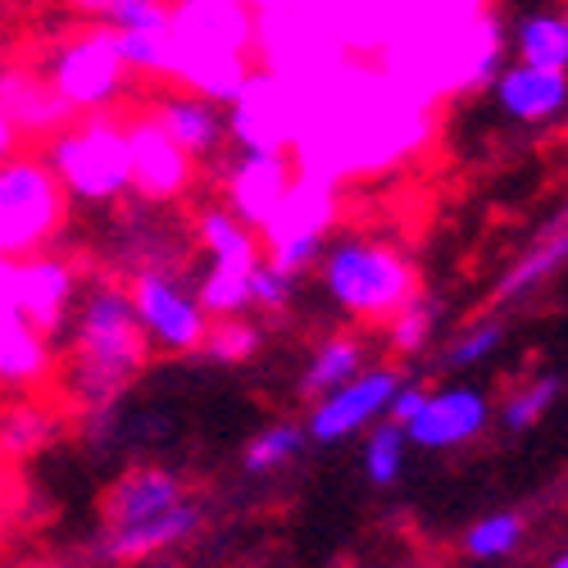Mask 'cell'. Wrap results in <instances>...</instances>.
<instances>
[{
  "label": "cell",
  "mask_w": 568,
  "mask_h": 568,
  "mask_svg": "<svg viewBox=\"0 0 568 568\" xmlns=\"http://www.w3.org/2000/svg\"><path fill=\"white\" fill-rule=\"evenodd\" d=\"M128 73H178V37L164 32H110Z\"/></svg>",
  "instance_id": "obj_23"
},
{
  "label": "cell",
  "mask_w": 568,
  "mask_h": 568,
  "mask_svg": "<svg viewBox=\"0 0 568 568\" xmlns=\"http://www.w3.org/2000/svg\"><path fill=\"white\" fill-rule=\"evenodd\" d=\"M105 32H164L173 28V14L164 0H101Z\"/></svg>",
  "instance_id": "obj_27"
},
{
  "label": "cell",
  "mask_w": 568,
  "mask_h": 568,
  "mask_svg": "<svg viewBox=\"0 0 568 568\" xmlns=\"http://www.w3.org/2000/svg\"><path fill=\"white\" fill-rule=\"evenodd\" d=\"M559 396H564V377L559 373H537V377H528V383L505 392V400L496 405V423L509 437H524L559 405Z\"/></svg>",
  "instance_id": "obj_19"
},
{
  "label": "cell",
  "mask_w": 568,
  "mask_h": 568,
  "mask_svg": "<svg viewBox=\"0 0 568 568\" xmlns=\"http://www.w3.org/2000/svg\"><path fill=\"white\" fill-rule=\"evenodd\" d=\"M64 219V192L41 155L0 164V260H28L51 246Z\"/></svg>",
  "instance_id": "obj_7"
},
{
  "label": "cell",
  "mask_w": 568,
  "mask_h": 568,
  "mask_svg": "<svg viewBox=\"0 0 568 568\" xmlns=\"http://www.w3.org/2000/svg\"><path fill=\"white\" fill-rule=\"evenodd\" d=\"M405 383V373L396 364H368L359 368L351 383L333 387L327 396H318L305 414V437L314 446H342L364 437L377 418H387V405L396 396V387Z\"/></svg>",
  "instance_id": "obj_9"
},
{
  "label": "cell",
  "mask_w": 568,
  "mask_h": 568,
  "mask_svg": "<svg viewBox=\"0 0 568 568\" xmlns=\"http://www.w3.org/2000/svg\"><path fill=\"white\" fill-rule=\"evenodd\" d=\"M6 82H10V73H6V64H0V97H10V87H6Z\"/></svg>",
  "instance_id": "obj_31"
},
{
  "label": "cell",
  "mask_w": 568,
  "mask_h": 568,
  "mask_svg": "<svg viewBox=\"0 0 568 568\" xmlns=\"http://www.w3.org/2000/svg\"><path fill=\"white\" fill-rule=\"evenodd\" d=\"M45 91L64 105V110H87L101 114L105 105H114L123 97V60L114 51L110 32H87L78 41H64L51 51V60L41 64Z\"/></svg>",
  "instance_id": "obj_8"
},
{
  "label": "cell",
  "mask_w": 568,
  "mask_h": 568,
  "mask_svg": "<svg viewBox=\"0 0 568 568\" xmlns=\"http://www.w3.org/2000/svg\"><path fill=\"white\" fill-rule=\"evenodd\" d=\"M45 359V346L37 337V327L14 310V301L0 292V373L10 377H23L32 368H41Z\"/></svg>",
  "instance_id": "obj_21"
},
{
  "label": "cell",
  "mask_w": 568,
  "mask_h": 568,
  "mask_svg": "<svg viewBox=\"0 0 568 568\" xmlns=\"http://www.w3.org/2000/svg\"><path fill=\"white\" fill-rule=\"evenodd\" d=\"M205 524V509L186 496L169 468H136L114 483L105 500V528L91 546L97 559H141L186 541Z\"/></svg>",
  "instance_id": "obj_2"
},
{
  "label": "cell",
  "mask_w": 568,
  "mask_h": 568,
  "mask_svg": "<svg viewBox=\"0 0 568 568\" xmlns=\"http://www.w3.org/2000/svg\"><path fill=\"white\" fill-rule=\"evenodd\" d=\"M564 14H568V6H564Z\"/></svg>",
  "instance_id": "obj_32"
},
{
  "label": "cell",
  "mask_w": 568,
  "mask_h": 568,
  "mask_svg": "<svg viewBox=\"0 0 568 568\" xmlns=\"http://www.w3.org/2000/svg\"><path fill=\"white\" fill-rule=\"evenodd\" d=\"M305 423H292V418H282V423H268L264 433H255L242 450V468L251 473V478H260V473H277V468H287L301 446H305Z\"/></svg>",
  "instance_id": "obj_22"
},
{
  "label": "cell",
  "mask_w": 568,
  "mask_h": 568,
  "mask_svg": "<svg viewBox=\"0 0 568 568\" xmlns=\"http://www.w3.org/2000/svg\"><path fill=\"white\" fill-rule=\"evenodd\" d=\"M196 236H201V251H205V273H201L196 287H201L210 318L251 314V268L264 255L251 219H242L232 205H205Z\"/></svg>",
  "instance_id": "obj_6"
},
{
  "label": "cell",
  "mask_w": 568,
  "mask_h": 568,
  "mask_svg": "<svg viewBox=\"0 0 568 568\" xmlns=\"http://www.w3.org/2000/svg\"><path fill=\"white\" fill-rule=\"evenodd\" d=\"M528 546V514L518 509H491L483 518H473L459 537V550L473 564H505Z\"/></svg>",
  "instance_id": "obj_17"
},
{
  "label": "cell",
  "mask_w": 568,
  "mask_h": 568,
  "mask_svg": "<svg viewBox=\"0 0 568 568\" xmlns=\"http://www.w3.org/2000/svg\"><path fill=\"white\" fill-rule=\"evenodd\" d=\"M359 368H368V346H364V337L333 333L327 342L314 346V355H310V364H305V373H301V396L318 400V396H327L333 387L351 383Z\"/></svg>",
  "instance_id": "obj_16"
},
{
  "label": "cell",
  "mask_w": 568,
  "mask_h": 568,
  "mask_svg": "<svg viewBox=\"0 0 568 568\" xmlns=\"http://www.w3.org/2000/svg\"><path fill=\"white\" fill-rule=\"evenodd\" d=\"M409 437L400 423L392 418H377L373 428L364 433L359 442V473H364V483L373 491H392L400 478H405V468H409Z\"/></svg>",
  "instance_id": "obj_18"
},
{
  "label": "cell",
  "mask_w": 568,
  "mask_h": 568,
  "mask_svg": "<svg viewBox=\"0 0 568 568\" xmlns=\"http://www.w3.org/2000/svg\"><path fill=\"white\" fill-rule=\"evenodd\" d=\"M128 151H132V186L146 201H169L178 196L186 178H192V160H186L169 132L155 123V119H141L132 132H128Z\"/></svg>",
  "instance_id": "obj_14"
},
{
  "label": "cell",
  "mask_w": 568,
  "mask_h": 568,
  "mask_svg": "<svg viewBox=\"0 0 568 568\" xmlns=\"http://www.w3.org/2000/svg\"><path fill=\"white\" fill-rule=\"evenodd\" d=\"M505 45H509V55L524 60V64L568 73V14L555 10V6L524 10V14L509 23Z\"/></svg>",
  "instance_id": "obj_15"
},
{
  "label": "cell",
  "mask_w": 568,
  "mask_h": 568,
  "mask_svg": "<svg viewBox=\"0 0 568 568\" xmlns=\"http://www.w3.org/2000/svg\"><path fill=\"white\" fill-rule=\"evenodd\" d=\"M546 568H568V541L550 550V559H546Z\"/></svg>",
  "instance_id": "obj_30"
},
{
  "label": "cell",
  "mask_w": 568,
  "mask_h": 568,
  "mask_svg": "<svg viewBox=\"0 0 568 568\" xmlns=\"http://www.w3.org/2000/svg\"><path fill=\"white\" fill-rule=\"evenodd\" d=\"M151 119L169 132V141L192 164H223L232 136H236L232 105L223 97H214V91H186V87L160 91L151 105Z\"/></svg>",
  "instance_id": "obj_10"
},
{
  "label": "cell",
  "mask_w": 568,
  "mask_h": 568,
  "mask_svg": "<svg viewBox=\"0 0 568 568\" xmlns=\"http://www.w3.org/2000/svg\"><path fill=\"white\" fill-rule=\"evenodd\" d=\"M128 296L146 351L186 355L210 342V310L201 301V287L192 277H182L173 264L136 268L128 282Z\"/></svg>",
  "instance_id": "obj_5"
},
{
  "label": "cell",
  "mask_w": 568,
  "mask_h": 568,
  "mask_svg": "<svg viewBox=\"0 0 568 568\" xmlns=\"http://www.w3.org/2000/svg\"><path fill=\"white\" fill-rule=\"evenodd\" d=\"M41 337L45 355L64 359V383L82 405H110L146 359L132 296L105 273L78 277L60 318Z\"/></svg>",
  "instance_id": "obj_1"
},
{
  "label": "cell",
  "mask_w": 568,
  "mask_h": 568,
  "mask_svg": "<svg viewBox=\"0 0 568 568\" xmlns=\"http://www.w3.org/2000/svg\"><path fill=\"white\" fill-rule=\"evenodd\" d=\"M387 323H392V346H396L400 355H418L428 342H437L442 301H433V296H409Z\"/></svg>",
  "instance_id": "obj_24"
},
{
  "label": "cell",
  "mask_w": 568,
  "mask_h": 568,
  "mask_svg": "<svg viewBox=\"0 0 568 568\" xmlns=\"http://www.w3.org/2000/svg\"><path fill=\"white\" fill-rule=\"evenodd\" d=\"M491 110L514 128H555L568 119V73L505 60L500 73L483 87Z\"/></svg>",
  "instance_id": "obj_12"
},
{
  "label": "cell",
  "mask_w": 568,
  "mask_h": 568,
  "mask_svg": "<svg viewBox=\"0 0 568 568\" xmlns=\"http://www.w3.org/2000/svg\"><path fill=\"white\" fill-rule=\"evenodd\" d=\"M323 246H327L323 219H305V223H296V227H287V232H273L268 260H277L282 268H292V273L301 277V273H310V268L318 264Z\"/></svg>",
  "instance_id": "obj_25"
},
{
  "label": "cell",
  "mask_w": 568,
  "mask_h": 568,
  "mask_svg": "<svg viewBox=\"0 0 568 568\" xmlns=\"http://www.w3.org/2000/svg\"><path fill=\"white\" fill-rule=\"evenodd\" d=\"M296 292H301V277L292 268H282L277 260L260 255V264L251 268V314H282L296 305Z\"/></svg>",
  "instance_id": "obj_26"
},
{
  "label": "cell",
  "mask_w": 568,
  "mask_h": 568,
  "mask_svg": "<svg viewBox=\"0 0 568 568\" xmlns=\"http://www.w3.org/2000/svg\"><path fill=\"white\" fill-rule=\"evenodd\" d=\"M10 155H19V119L10 114V105H0V164Z\"/></svg>",
  "instance_id": "obj_29"
},
{
  "label": "cell",
  "mask_w": 568,
  "mask_h": 568,
  "mask_svg": "<svg viewBox=\"0 0 568 568\" xmlns=\"http://www.w3.org/2000/svg\"><path fill=\"white\" fill-rule=\"evenodd\" d=\"M41 160L55 173L64 201L110 210L132 192L128 132L114 128L105 114H87L82 123L55 128V136L45 141Z\"/></svg>",
  "instance_id": "obj_4"
},
{
  "label": "cell",
  "mask_w": 568,
  "mask_h": 568,
  "mask_svg": "<svg viewBox=\"0 0 568 568\" xmlns=\"http://www.w3.org/2000/svg\"><path fill=\"white\" fill-rule=\"evenodd\" d=\"M318 292L355 323H387L409 296H418V268L405 251L364 232H337L314 264Z\"/></svg>",
  "instance_id": "obj_3"
},
{
  "label": "cell",
  "mask_w": 568,
  "mask_h": 568,
  "mask_svg": "<svg viewBox=\"0 0 568 568\" xmlns=\"http://www.w3.org/2000/svg\"><path fill=\"white\" fill-rule=\"evenodd\" d=\"M564 268H568V205L537 232V242L500 273L491 301H496V305L528 301V296H537V292L546 287V282H555Z\"/></svg>",
  "instance_id": "obj_13"
},
{
  "label": "cell",
  "mask_w": 568,
  "mask_h": 568,
  "mask_svg": "<svg viewBox=\"0 0 568 568\" xmlns=\"http://www.w3.org/2000/svg\"><path fill=\"white\" fill-rule=\"evenodd\" d=\"M496 423V400L478 383H446L428 392L423 409L405 428L409 446L423 455H450L459 446H473Z\"/></svg>",
  "instance_id": "obj_11"
},
{
  "label": "cell",
  "mask_w": 568,
  "mask_h": 568,
  "mask_svg": "<svg viewBox=\"0 0 568 568\" xmlns=\"http://www.w3.org/2000/svg\"><path fill=\"white\" fill-rule=\"evenodd\" d=\"M423 400H428V387H418V383H400V387H396V396H392V405H387V418H392V423H400V428H409L414 414L423 409Z\"/></svg>",
  "instance_id": "obj_28"
},
{
  "label": "cell",
  "mask_w": 568,
  "mask_h": 568,
  "mask_svg": "<svg viewBox=\"0 0 568 568\" xmlns=\"http://www.w3.org/2000/svg\"><path fill=\"white\" fill-rule=\"evenodd\" d=\"M505 342H509V327H505V318H496V314H483V318H473V323H464L459 333L442 346V373H473V368H483V364H491L500 351H505Z\"/></svg>",
  "instance_id": "obj_20"
}]
</instances>
